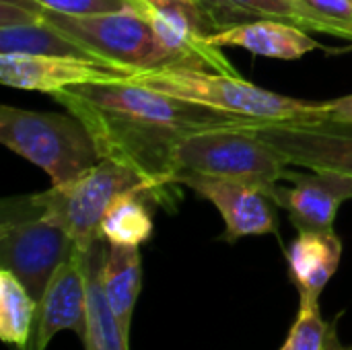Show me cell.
<instances>
[{"mask_svg":"<svg viewBox=\"0 0 352 350\" xmlns=\"http://www.w3.org/2000/svg\"><path fill=\"white\" fill-rule=\"evenodd\" d=\"M0 142L39 167L52 186L68 184L101 161L91 132L72 113L62 116L2 105Z\"/></svg>","mask_w":352,"mask_h":350,"instance_id":"obj_3","label":"cell"},{"mask_svg":"<svg viewBox=\"0 0 352 350\" xmlns=\"http://www.w3.org/2000/svg\"><path fill=\"white\" fill-rule=\"evenodd\" d=\"M128 80L248 122L309 124L326 120L324 103L272 93L235 72H208L202 66H163L134 72Z\"/></svg>","mask_w":352,"mask_h":350,"instance_id":"obj_2","label":"cell"},{"mask_svg":"<svg viewBox=\"0 0 352 350\" xmlns=\"http://www.w3.org/2000/svg\"><path fill=\"white\" fill-rule=\"evenodd\" d=\"M37 303L23 283L8 270H0V338L19 350L29 347Z\"/></svg>","mask_w":352,"mask_h":350,"instance_id":"obj_19","label":"cell"},{"mask_svg":"<svg viewBox=\"0 0 352 350\" xmlns=\"http://www.w3.org/2000/svg\"><path fill=\"white\" fill-rule=\"evenodd\" d=\"M33 10V8H31ZM0 54H31V56H62L93 62H105L87 45L50 25L37 10L21 23L0 27ZM109 64V62H107ZM116 66V64H113Z\"/></svg>","mask_w":352,"mask_h":350,"instance_id":"obj_16","label":"cell"},{"mask_svg":"<svg viewBox=\"0 0 352 350\" xmlns=\"http://www.w3.org/2000/svg\"><path fill=\"white\" fill-rule=\"evenodd\" d=\"M206 43L212 47H241L256 56L276 60H299L322 47L305 33V29L272 19L248 21L212 31L206 35Z\"/></svg>","mask_w":352,"mask_h":350,"instance_id":"obj_13","label":"cell"},{"mask_svg":"<svg viewBox=\"0 0 352 350\" xmlns=\"http://www.w3.org/2000/svg\"><path fill=\"white\" fill-rule=\"evenodd\" d=\"M250 124L208 128L184 136L173 151L175 175L190 171L229 179L258 188L270 196L291 165Z\"/></svg>","mask_w":352,"mask_h":350,"instance_id":"obj_4","label":"cell"},{"mask_svg":"<svg viewBox=\"0 0 352 350\" xmlns=\"http://www.w3.org/2000/svg\"><path fill=\"white\" fill-rule=\"evenodd\" d=\"M342 258V241L334 231H307L287 250L289 272L301 299L320 301L322 291L336 274Z\"/></svg>","mask_w":352,"mask_h":350,"instance_id":"obj_15","label":"cell"},{"mask_svg":"<svg viewBox=\"0 0 352 350\" xmlns=\"http://www.w3.org/2000/svg\"><path fill=\"white\" fill-rule=\"evenodd\" d=\"M136 2H140V4H148L151 0H136Z\"/></svg>","mask_w":352,"mask_h":350,"instance_id":"obj_24","label":"cell"},{"mask_svg":"<svg viewBox=\"0 0 352 350\" xmlns=\"http://www.w3.org/2000/svg\"><path fill=\"white\" fill-rule=\"evenodd\" d=\"M342 350H352V347H351V349H342Z\"/></svg>","mask_w":352,"mask_h":350,"instance_id":"obj_25","label":"cell"},{"mask_svg":"<svg viewBox=\"0 0 352 350\" xmlns=\"http://www.w3.org/2000/svg\"><path fill=\"white\" fill-rule=\"evenodd\" d=\"M192 2H198V0H192Z\"/></svg>","mask_w":352,"mask_h":350,"instance_id":"obj_26","label":"cell"},{"mask_svg":"<svg viewBox=\"0 0 352 350\" xmlns=\"http://www.w3.org/2000/svg\"><path fill=\"white\" fill-rule=\"evenodd\" d=\"M208 21L214 23V31L260 19L285 21L301 29L330 33L338 37V31L322 14L309 8L303 0H198Z\"/></svg>","mask_w":352,"mask_h":350,"instance_id":"obj_14","label":"cell"},{"mask_svg":"<svg viewBox=\"0 0 352 350\" xmlns=\"http://www.w3.org/2000/svg\"><path fill=\"white\" fill-rule=\"evenodd\" d=\"M324 109H326V120L352 126V95L334 99V101H326Z\"/></svg>","mask_w":352,"mask_h":350,"instance_id":"obj_23","label":"cell"},{"mask_svg":"<svg viewBox=\"0 0 352 350\" xmlns=\"http://www.w3.org/2000/svg\"><path fill=\"white\" fill-rule=\"evenodd\" d=\"M89 289L87 252L74 250L72 256L52 276L35 316L33 334L25 350H45L58 332L70 330L80 340L87 334Z\"/></svg>","mask_w":352,"mask_h":350,"instance_id":"obj_9","label":"cell"},{"mask_svg":"<svg viewBox=\"0 0 352 350\" xmlns=\"http://www.w3.org/2000/svg\"><path fill=\"white\" fill-rule=\"evenodd\" d=\"M297 186H276L270 194L272 202L283 206L299 233L334 231L338 208L352 198V177L338 171H314L297 175Z\"/></svg>","mask_w":352,"mask_h":350,"instance_id":"obj_12","label":"cell"},{"mask_svg":"<svg viewBox=\"0 0 352 350\" xmlns=\"http://www.w3.org/2000/svg\"><path fill=\"white\" fill-rule=\"evenodd\" d=\"M134 72L107 62H93L62 56H31V54H0V80L6 87L58 93L66 87L87 83L126 80Z\"/></svg>","mask_w":352,"mask_h":350,"instance_id":"obj_10","label":"cell"},{"mask_svg":"<svg viewBox=\"0 0 352 350\" xmlns=\"http://www.w3.org/2000/svg\"><path fill=\"white\" fill-rule=\"evenodd\" d=\"M175 184L188 186L221 212L225 223L223 239L229 243L241 237L268 235L276 231L274 210L270 204L272 198L258 188L190 171L177 173Z\"/></svg>","mask_w":352,"mask_h":350,"instance_id":"obj_11","label":"cell"},{"mask_svg":"<svg viewBox=\"0 0 352 350\" xmlns=\"http://www.w3.org/2000/svg\"><path fill=\"white\" fill-rule=\"evenodd\" d=\"M280 350H342L336 326L320 314V301L301 299L297 320Z\"/></svg>","mask_w":352,"mask_h":350,"instance_id":"obj_21","label":"cell"},{"mask_svg":"<svg viewBox=\"0 0 352 350\" xmlns=\"http://www.w3.org/2000/svg\"><path fill=\"white\" fill-rule=\"evenodd\" d=\"M142 287V262L140 252L134 245L109 243L103 264V291L107 303L122 328L130 338L132 316Z\"/></svg>","mask_w":352,"mask_h":350,"instance_id":"obj_18","label":"cell"},{"mask_svg":"<svg viewBox=\"0 0 352 350\" xmlns=\"http://www.w3.org/2000/svg\"><path fill=\"white\" fill-rule=\"evenodd\" d=\"M54 99L87 126L101 159L134 169L155 190L175 184L173 151L184 136L248 122L128 78L66 87Z\"/></svg>","mask_w":352,"mask_h":350,"instance_id":"obj_1","label":"cell"},{"mask_svg":"<svg viewBox=\"0 0 352 350\" xmlns=\"http://www.w3.org/2000/svg\"><path fill=\"white\" fill-rule=\"evenodd\" d=\"M76 243L45 210L27 198L2 202L0 266L14 274L39 305L56 270L72 256Z\"/></svg>","mask_w":352,"mask_h":350,"instance_id":"obj_5","label":"cell"},{"mask_svg":"<svg viewBox=\"0 0 352 350\" xmlns=\"http://www.w3.org/2000/svg\"><path fill=\"white\" fill-rule=\"evenodd\" d=\"M37 6H43L47 10H56L62 14H101V12H118L124 8H136L142 14L148 17L151 4L144 6L136 0H31Z\"/></svg>","mask_w":352,"mask_h":350,"instance_id":"obj_22","label":"cell"},{"mask_svg":"<svg viewBox=\"0 0 352 350\" xmlns=\"http://www.w3.org/2000/svg\"><path fill=\"white\" fill-rule=\"evenodd\" d=\"M14 2L37 10L50 25L62 29L109 64L122 66L130 72H144L167 66L148 17L136 8L76 17L47 10L31 0Z\"/></svg>","mask_w":352,"mask_h":350,"instance_id":"obj_7","label":"cell"},{"mask_svg":"<svg viewBox=\"0 0 352 350\" xmlns=\"http://www.w3.org/2000/svg\"><path fill=\"white\" fill-rule=\"evenodd\" d=\"M140 192H126L118 196L107 208L101 235L113 245H142L153 235V217Z\"/></svg>","mask_w":352,"mask_h":350,"instance_id":"obj_20","label":"cell"},{"mask_svg":"<svg viewBox=\"0 0 352 350\" xmlns=\"http://www.w3.org/2000/svg\"><path fill=\"white\" fill-rule=\"evenodd\" d=\"M126 192L153 194L155 188L134 169L111 159H101L76 179L33 194V200L52 221L66 229L78 250L87 252L103 237L101 223L107 208Z\"/></svg>","mask_w":352,"mask_h":350,"instance_id":"obj_6","label":"cell"},{"mask_svg":"<svg viewBox=\"0 0 352 350\" xmlns=\"http://www.w3.org/2000/svg\"><path fill=\"white\" fill-rule=\"evenodd\" d=\"M109 241L97 239L87 250V289H89V316L85 350H130L128 336L122 332L103 291V264Z\"/></svg>","mask_w":352,"mask_h":350,"instance_id":"obj_17","label":"cell"},{"mask_svg":"<svg viewBox=\"0 0 352 350\" xmlns=\"http://www.w3.org/2000/svg\"><path fill=\"white\" fill-rule=\"evenodd\" d=\"M250 126L289 165L314 171H338L352 177L351 124L322 120L309 124L252 122Z\"/></svg>","mask_w":352,"mask_h":350,"instance_id":"obj_8","label":"cell"}]
</instances>
